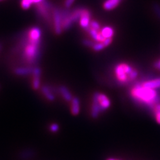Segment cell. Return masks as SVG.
Wrapping results in <instances>:
<instances>
[{
  "label": "cell",
  "mask_w": 160,
  "mask_h": 160,
  "mask_svg": "<svg viewBox=\"0 0 160 160\" xmlns=\"http://www.w3.org/2000/svg\"><path fill=\"white\" fill-rule=\"evenodd\" d=\"M71 112L74 116L79 114L80 112V104H79V99L75 97L73 98L72 100L71 101Z\"/></svg>",
  "instance_id": "cell-13"
},
{
  "label": "cell",
  "mask_w": 160,
  "mask_h": 160,
  "mask_svg": "<svg viewBox=\"0 0 160 160\" xmlns=\"http://www.w3.org/2000/svg\"><path fill=\"white\" fill-rule=\"evenodd\" d=\"M155 111L156 112H160V104H157L155 106Z\"/></svg>",
  "instance_id": "cell-24"
},
{
  "label": "cell",
  "mask_w": 160,
  "mask_h": 160,
  "mask_svg": "<svg viewBox=\"0 0 160 160\" xmlns=\"http://www.w3.org/2000/svg\"><path fill=\"white\" fill-rule=\"evenodd\" d=\"M115 73L119 82L126 83L136 79L138 76L136 69L127 63H120L115 68Z\"/></svg>",
  "instance_id": "cell-3"
},
{
  "label": "cell",
  "mask_w": 160,
  "mask_h": 160,
  "mask_svg": "<svg viewBox=\"0 0 160 160\" xmlns=\"http://www.w3.org/2000/svg\"><path fill=\"white\" fill-rule=\"evenodd\" d=\"M45 1V0H21V7L23 9L27 10L30 8L32 5H36L42 2Z\"/></svg>",
  "instance_id": "cell-15"
},
{
  "label": "cell",
  "mask_w": 160,
  "mask_h": 160,
  "mask_svg": "<svg viewBox=\"0 0 160 160\" xmlns=\"http://www.w3.org/2000/svg\"><path fill=\"white\" fill-rule=\"evenodd\" d=\"M42 92L44 97L49 101H53L55 99V95L52 92V89L48 86H43L42 87Z\"/></svg>",
  "instance_id": "cell-12"
},
{
  "label": "cell",
  "mask_w": 160,
  "mask_h": 160,
  "mask_svg": "<svg viewBox=\"0 0 160 160\" xmlns=\"http://www.w3.org/2000/svg\"><path fill=\"white\" fill-rule=\"evenodd\" d=\"M142 85L144 87L153 89L160 88V78L144 82L142 83Z\"/></svg>",
  "instance_id": "cell-10"
},
{
  "label": "cell",
  "mask_w": 160,
  "mask_h": 160,
  "mask_svg": "<svg viewBox=\"0 0 160 160\" xmlns=\"http://www.w3.org/2000/svg\"><path fill=\"white\" fill-rule=\"evenodd\" d=\"M49 129L51 130L52 132H56L59 129V126L56 123H53L49 127Z\"/></svg>",
  "instance_id": "cell-20"
},
{
  "label": "cell",
  "mask_w": 160,
  "mask_h": 160,
  "mask_svg": "<svg viewBox=\"0 0 160 160\" xmlns=\"http://www.w3.org/2000/svg\"><path fill=\"white\" fill-rule=\"evenodd\" d=\"M41 75L42 69L38 66L33 67V71L32 73V86L33 89L37 90L40 88L41 84Z\"/></svg>",
  "instance_id": "cell-8"
},
{
  "label": "cell",
  "mask_w": 160,
  "mask_h": 160,
  "mask_svg": "<svg viewBox=\"0 0 160 160\" xmlns=\"http://www.w3.org/2000/svg\"><path fill=\"white\" fill-rule=\"evenodd\" d=\"M42 40H35L29 38L27 33L22 38L19 48L22 49V58L28 66L36 64L41 54Z\"/></svg>",
  "instance_id": "cell-1"
},
{
  "label": "cell",
  "mask_w": 160,
  "mask_h": 160,
  "mask_svg": "<svg viewBox=\"0 0 160 160\" xmlns=\"http://www.w3.org/2000/svg\"><path fill=\"white\" fill-rule=\"evenodd\" d=\"M121 2L122 0H106L103 3V8L107 11H110L116 8Z\"/></svg>",
  "instance_id": "cell-14"
},
{
  "label": "cell",
  "mask_w": 160,
  "mask_h": 160,
  "mask_svg": "<svg viewBox=\"0 0 160 160\" xmlns=\"http://www.w3.org/2000/svg\"><path fill=\"white\" fill-rule=\"evenodd\" d=\"M94 43L95 42L91 41V40H89V39H84V40H83V43L85 45V46H88V47H89V48H92Z\"/></svg>",
  "instance_id": "cell-19"
},
{
  "label": "cell",
  "mask_w": 160,
  "mask_h": 160,
  "mask_svg": "<svg viewBox=\"0 0 160 160\" xmlns=\"http://www.w3.org/2000/svg\"><path fill=\"white\" fill-rule=\"evenodd\" d=\"M33 67L32 66H23L18 67L14 69V73L19 76H27L32 75Z\"/></svg>",
  "instance_id": "cell-9"
},
{
  "label": "cell",
  "mask_w": 160,
  "mask_h": 160,
  "mask_svg": "<svg viewBox=\"0 0 160 160\" xmlns=\"http://www.w3.org/2000/svg\"><path fill=\"white\" fill-rule=\"evenodd\" d=\"M100 28H101L100 27V24L97 21H95V20L91 21V23H90V28L97 30V31H99Z\"/></svg>",
  "instance_id": "cell-18"
},
{
  "label": "cell",
  "mask_w": 160,
  "mask_h": 160,
  "mask_svg": "<svg viewBox=\"0 0 160 160\" xmlns=\"http://www.w3.org/2000/svg\"><path fill=\"white\" fill-rule=\"evenodd\" d=\"M75 0H66L65 1V7H66V8H69L70 7H71L72 6V4L74 3Z\"/></svg>",
  "instance_id": "cell-21"
},
{
  "label": "cell",
  "mask_w": 160,
  "mask_h": 160,
  "mask_svg": "<svg viewBox=\"0 0 160 160\" xmlns=\"http://www.w3.org/2000/svg\"><path fill=\"white\" fill-rule=\"evenodd\" d=\"M154 10L155 12H156L157 16L160 18V6H158V5H155Z\"/></svg>",
  "instance_id": "cell-23"
},
{
  "label": "cell",
  "mask_w": 160,
  "mask_h": 160,
  "mask_svg": "<svg viewBox=\"0 0 160 160\" xmlns=\"http://www.w3.org/2000/svg\"><path fill=\"white\" fill-rule=\"evenodd\" d=\"M79 25L83 29L88 32L90 28V23H91V13L86 9H83L81 18L79 20Z\"/></svg>",
  "instance_id": "cell-7"
},
{
  "label": "cell",
  "mask_w": 160,
  "mask_h": 160,
  "mask_svg": "<svg viewBox=\"0 0 160 160\" xmlns=\"http://www.w3.org/2000/svg\"><path fill=\"white\" fill-rule=\"evenodd\" d=\"M2 1H3V0H0V2H2Z\"/></svg>",
  "instance_id": "cell-28"
},
{
  "label": "cell",
  "mask_w": 160,
  "mask_h": 160,
  "mask_svg": "<svg viewBox=\"0 0 160 160\" xmlns=\"http://www.w3.org/2000/svg\"><path fill=\"white\" fill-rule=\"evenodd\" d=\"M53 10L52 5L46 0L36 5V11L38 16L41 17L49 25L53 22Z\"/></svg>",
  "instance_id": "cell-5"
},
{
  "label": "cell",
  "mask_w": 160,
  "mask_h": 160,
  "mask_svg": "<svg viewBox=\"0 0 160 160\" xmlns=\"http://www.w3.org/2000/svg\"><path fill=\"white\" fill-rule=\"evenodd\" d=\"M108 160H116V159H108Z\"/></svg>",
  "instance_id": "cell-26"
},
{
  "label": "cell",
  "mask_w": 160,
  "mask_h": 160,
  "mask_svg": "<svg viewBox=\"0 0 160 160\" xmlns=\"http://www.w3.org/2000/svg\"><path fill=\"white\" fill-rule=\"evenodd\" d=\"M53 26L54 32L57 35H60L63 32L62 11L58 8H53Z\"/></svg>",
  "instance_id": "cell-6"
},
{
  "label": "cell",
  "mask_w": 160,
  "mask_h": 160,
  "mask_svg": "<svg viewBox=\"0 0 160 160\" xmlns=\"http://www.w3.org/2000/svg\"><path fill=\"white\" fill-rule=\"evenodd\" d=\"M131 95L138 102L149 106L155 104L159 100L158 94L156 89L144 87L142 83L136 85L132 89Z\"/></svg>",
  "instance_id": "cell-2"
},
{
  "label": "cell",
  "mask_w": 160,
  "mask_h": 160,
  "mask_svg": "<svg viewBox=\"0 0 160 160\" xmlns=\"http://www.w3.org/2000/svg\"><path fill=\"white\" fill-rule=\"evenodd\" d=\"M59 92L60 93V94L62 95V96L63 97V98L66 100L67 102H71L73 97L71 93V92H69V90L66 87L63 86H61L59 88Z\"/></svg>",
  "instance_id": "cell-11"
},
{
  "label": "cell",
  "mask_w": 160,
  "mask_h": 160,
  "mask_svg": "<svg viewBox=\"0 0 160 160\" xmlns=\"http://www.w3.org/2000/svg\"><path fill=\"white\" fill-rule=\"evenodd\" d=\"M111 106V102L106 95L99 92L95 93L93 96L91 114L93 118L98 117L99 113L108 109Z\"/></svg>",
  "instance_id": "cell-4"
},
{
  "label": "cell",
  "mask_w": 160,
  "mask_h": 160,
  "mask_svg": "<svg viewBox=\"0 0 160 160\" xmlns=\"http://www.w3.org/2000/svg\"><path fill=\"white\" fill-rule=\"evenodd\" d=\"M112 42V38H106L105 39V40L103 42V43L105 46V47H107L109 46Z\"/></svg>",
  "instance_id": "cell-22"
},
{
  "label": "cell",
  "mask_w": 160,
  "mask_h": 160,
  "mask_svg": "<svg viewBox=\"0 0 160 160\" xmlns=\"http://www.w3.org/2000/svg\"><path fill=\"white\" fill-rule=\"evenodd\" d=\"M155 67H156L158 69L160 70V60H159L158 62H157L156 63H155Z\"/></svg>",
  "instance_id": "cell-25"
},
{
  "label": "cell",
  "mask_w": 160,
  "mask_h": 160,
  "mask_svg": "<svg viewBox=\"0 0 160 160\" xmlns=\"http://www.w3.org/2000/svg\"><path fill=\"white\" fill-rule=\"evenodd\" d=\"M100 33L105 39L112 38L114 34V30L112 27L106 26L100 30Z\"/></svg>",
  "instance_id": "cell-16"
},
{
  "label": "cell",
  "mask_w": 160,
  "mask_h": 160,
  "mask_svg": "<svg viewBox=\"0 0 160 160\" xmlns=\"http://www.w3.org/2000/svg\"><path fill=\"white\" fill-rule=\"evenodd\" d=\"M1 48H2V46H1V44H0V49H1Z\"/></svg>",
  "instance_id": "cell-27"
},
{
  "label": "cell",
  "mask_w": 160,
  "mask_h": 160,
  "mask_svg": "<svg viewBox=\"0 0 160 160\" xmlns=\"http://www.w3.org/2000/svg\"><path fill=\"white\" fill-rule=\"evenodd\" d=\"M105 48L106 47H105L103 42H97V43L95 42L92 48L94 50V51L99 52V51H101V50Z\"/></svg>",
  "instance_id": "cell-17"
}]
</instances>
